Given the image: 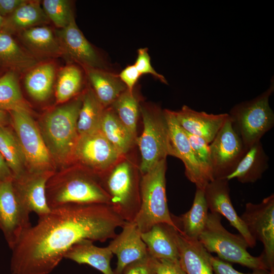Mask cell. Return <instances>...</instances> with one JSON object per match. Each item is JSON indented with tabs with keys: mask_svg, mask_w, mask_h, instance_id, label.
<instances>
[{
	"mask_svg": "<svg viewBox=\"0 0 274 274\" xmlns=\"http://www.w3.org/2000/svg\"><path fill=\"white\" fill-rule=\"evenodd\" d=\"M174 231V227L165 223H158L147 231L141 233L142 238L147 247L148 254L152 257L179 260Z\"/></svg>",
	"mask_w": 274,
	"mask_h": 274,
	"instance_id": "21",
	"label": "cell"
},
{
	"mask_svg": "<svg viewBox=\"0 0 274 274\" xmlns=\"http://www.w3.org/2000/svg\"><path fill=\"white\" fill-rule=\"evenodd\" d=\"M241 218L251 235L263 246L264 256L269 270L274 272V195L259 203L247 202Z\"/></svg>",
	"mask_w": 274,
	"mask_h": 274,
	"instance_id": "10",
	"label": "cell"
},
{
	"mask_svg": "<svg viewBox=\"0 0 274 274\" xmlns=\"http://www.w3.org/2000/svg\"><path fill=\"white\" fill-rule=\"evenodd\" d=\"M209 148L213 180L226 179L247 151L229 117L209 144Z\"/></svg>",
	"mask_w": 274,
	"mask_h": 274,
	"instance_id": "11",
	"label": "cell"
},
{
	"mask_svg": "<svg viewBox=\"0 0 274 274\" xmlns=\"http://www.w3.org/2000/svg\"><path fill=\"white\" fill-rule=\"evenodd\" d=\"M211 264L214 274H270L268 270H254L252 273H245L235 270L229 262L212 255Z\"/></svg>",
	"mask_w": 274,
	"mask_h": 274,
	"instance_id": "40",
	"label": "cell"
},
{
	"mask_svg": "<svg viewBox=\"0 0 274 274\" xmlns=\"http://www.w3.org/2000/svg\"><path fill=\"white\" fill-rule=\"evenodd\" d=\"M13 174L0 153V181L12 180Z\"/></svg>",
	"mask_w": 274,
	"mask_h": 274,
	"instance_id": "44",
	"label": "cell"
},
{
	"mask_svg": "<svg viewBox=\"0 0 274 274\" xmlns=\"http://www.w3.org/2000/svg\"><path fill=\"white\" fill-rule=\"evenodd\" d=\"M121 274H156L154 258L148 254L146 257L128 264Z\"/></svg>",
	"mask_w": 274,
	"mask_h": 274,
	"instance_id": "39",
	"label": "cell"
},
{
	"mask_svg": "<svg viewBox=\"0 0 274 274\" xmlns=\"http://www.w3.org/2000/svg\"><path fill=\"white\" fill-rule=\"evenodd\" d=\"M268 168V157L265 153L261 141H259L246 151L234 171L226 179H236L242 183H254L260 179Z\"/></svg>",
	"mask_w": 274,
	"mask_h": 274,
	"instance_id": "24",
	"label": "cell"
},
{
	"mask_svg": "<svg viewBox=\"0 0 274 274\" xmlns=\"http://www.w3.org/2000/svg\"><path fill=\"white\" fill-rule=\"evenodd\" d=\"M0 110L31 113L30 107L21 93L17 74L14 71H10L0 77Z\"/></svg>",
	"mask_w": 274,
	"mask_h": 274,
	"instance_id": "32",
	"label": "cell"
},
{
	"mask_svg": "<svg viewBox=\"0 0 274 274\" xmlns=\"http://www.w3.org/2000/svg\"><path fill=\"white\" fill-rule=\"evenodd\" d=\"M13 179L0 181V230L11 249L31 226L30 213L17 195Z\"/></svg>",
	"mask_w": 274,
	"mask_h": 274,
	"instance_id": "13",
	"label": "cell"
},
{
	"mask_svg": "<svg viewBox=\"0 0 274 274\" xmlns=\"http://www.w3.org/2000/svg\"><path fill=\"white\" fill-rule=\"evenodd\" d=\"M42 6L38 1H26L12 14L5 18L2 31L9 33L22 32L49 21Z\"/></svg>",
	"mask_w": 274,
	"mask_h": 274,
	"instance_id": "26",
	"label": "cell"
},
{
	"mask_svg": "<svg viewBox=\"0 0 274 274\" xmlns=\"http://www.w3.org/2000/svg\"><path fill=\"white\" fill-rule=\"evenodd\" d=\"M53 172L40 173H25L17 178H13V183L20 200L31 212L38 216L49 213L46 196L47 183L53 175Z\"/></svg>",
	"mask_w": 274,
	"mask_h": 274,
	"instance_id": "18",
	"label": "cell"
},
{
	"mask_svg": "<svg viewBox=\"0 0 274 274\" xmlns=\"http://www.w3.org/2000/svg\"><path fill=\"white\" fill-rule=\"evenodd\" d=\"M185 132L189 140L194 155L204 175L210 182L213 181L212 165L209 144L203 139L185 131Z\"/></svg>",
	"mask_w": 274,
	"mask_h": 274,
	"instance_id": "37",
	"label": "cell"
},
{
	"mask_svg": "<svg viewBox=\"0 0 274 274\" xmlns=\"http://www.w3.org/2000/svg\"><path fill=\"white\" fill-rule=\"evenodd\" d=\"M92 90L105 108L110 107L126 89L117 75L107 69L84 67Z\"/></svg>",
	"mask_w": 274,
	"mask_h": 274,
	"instance_id": "23",
	"label": "cell"
},
{
	"mask_svg": "<svg viewBox=\"0 0 274 274\" xmlns=\"http://www.w3.org/2000/svg\"><path fill=\"white\" fill-rule=\"evenodd\" d=\"M121 232L116 234L108 246L117 257L115 274H121L130 263L146 257L148 255L147 247L134 222H126Z\"/></svg>",
	"mask_w": 274,
	"mask_h": 274,
	"instance_id": "17",
	"label": "cell"
},
{
	"mask_svg": "<svg viewBox=\"0 0 274 274\" xmlns=\"http://www.w3.org/2000/svg\"><path fill=\"white\" fill-rule=\"evenodd\" d=\"M5 18L0 15V31H2L5 25Z\"/></svg>",
	"mask_w": 274,
	"mask_h": 274,
	"instance_id": "46",
	"label": "cell"
},
{
	"mask_svg": "<svg viewBox=\"0 0 274 274\" xmlns=\"http://www.w3.org/2000/svg\"><path fill=\"white\" fill-rule=\"evenodd\" d=\"M50 209L69 204H106L111 198L99 177L88 170L69 172L49 179L46 189Z\"/></svg>",
	"mask_w": 274,
	"mask_h": 274,
	"instance_id": "2",
	"label": "cell"
},
{
	"mask_svg": "<svg viewBox=\"0 0 274 274\" xmlns=\"http://www.w3.org/2000/svg\"><path fill=\"white\" fill-rule=\"evenodd\" d=\"M174 113L183 130L203 139L209 144L229 117L228 113L213 114L196 111L186 105Z\"/></svg>",
	"mask_w": 274,
	"mask_h": 274,
	"instance_id": "19",
	"label": "cell"
},
{
	"mask_svg": "<svg viewBox=\"0 0 274 274\" xmlns=\"http://www.w3.org/2000/svg\"><path fill=\"white\" fill-rule=\"evenodd\" d=\"M0 153L13 178H19L27 172L24 156L15 133L7 126H0Z\"/></svg>",
	"mask_w": 274,
	"mask_h": 274,
	"instance_id": "33",
	"label": "cell"
},
{
	"mask_svg": "<svg viewBox=\"0 0 274 274\" xmlns=\"http://www.w3.org/2000/svg\"><path fill=\"white\" fill-rule=\"evenodd\" d=\"M208 210L204 190L196 188L190 209L179 217L173 215L172 217L176 227L183 235L198 240L206 224Z\"/></svg>",
	"mask_w": 274,
	"mask_h": 274,
	"instance_id": "25",
	"label": "cell"
},
{
	"mask_svg": "<svg viewBox=\"0 0 274 274\" xmlns=\"http://www.w3.org/2000/svg\"><path fill=\"white\" fill-rule=\"evenodd\" d=\"M22 41L35 53L47 57L65 55L58 37L52 29L45 26H38L20 32Z\"/></svg>",
	"mask_w": 274,
	"mask_h": 274,
	"instance_id": "27",
	"label": "cell"
},
{
	"mask_svg": "<svg viewBox=\"0 0 274 274\" xmlns=\"http://www.w3.org/2000/svg\"><path fill=\"white\" fill-rule=\"evenodd\" d=\"M10 117L7 111L0 110V126H7Z\"/></svg>",
	"mask_w": 274,
	"mask_h": 274,
	"instance_id": "45",
	"label": "cell"
},
{
	"mask_svg": "<svg viewBox=\"0 0 274 274\" xmlns=\"http://www.w3.org/2000/svg\"><path fill=\"white\" fill-rule=\"evenodd\" d=\"M166 168L165 159L142 174L140 181V208L133 221L141 233L158 223H165L177 228L167 205Z\"/></svg>",
	"mask_w": 274,
	"mask_h": 274,
	"instance_id": "5",
	"label": "cell"
},
{
	"mask_svg": "<svg viewBox=\"0 0 274 274\" xmlns=\"http://www.w3.org/2000/svg\"><path fill=\"white\" fill-rule=\"evenodd\" d=\"M0 64L15 72L29 71L38 64L36 58L24 51L11 34L0 31Z\"/></svg>",
	"mask_w": 274,
	"mask_h": 274,
	"instance_id": "28",
	"label": "cell"
},
{
	"mask_svg": "<svg viewBox=\"0 0 274 274\" xmlns=\"http://www.w3.org/2000/svg\"><path fill=\"white\" fill-rule=\"evenodd\" d=\"M180 263L187 274H214L212 255L197 239L189 238L174 227Z\"/></svg>",
	"mask_w": 274,
	"mask_h": 274,
	"instance_id": "20",
	"label": "cell"
},
{
	"mask_svg": "<svg viewBox=\"0 0 274 274\" xmlns=\"http://www.w3.org/2000/svg\"><path fill=\"white\" fill-rule=\"evenodd\" d=\"M123 156L99 130L79 136L73 159L99 177L110 170Z\"/></svg>",
	"mask_w": 274,
	"mask_h": 274,
	"instance_id": "12",
	"label": "cell"
},
{
	"mask_svg": "<svg viewBox=\"0 0 274 274\" xmlns=\"http://www.w3.org/2000/svg\"><path fill=\"white\" fill-rule=\"evenodd\" d=\"M113 254L107 246L98 247L93 241L82 239L74 244L67 251L64 258L79 264H87L103 274H115L111 266Z\"/></svg>",
	"mask_w": 274,
	"mask_h": 274,
	"instance_id": "22",
	"label": "cell"
},
{
	"mask_svg": "<svg viewBox=\"0 0 274 274\" xmlns=\"http://www.w3.org/2000/svg\"><path fill=\"white\" fill-rule=\"evenodd\" d=\"M118 75L127 89L130 91H133L134 86L141 76L134 64L128 65Z\"/></svg>",
	"mask_w": 274,
	"mask_h": 274,
	"instance_id": "42",
	"label": "cell"
},
{
	"mask_svg": "<svg viewBox=\"0 0 274 274\" xmlns=\"http://www.w3.org/2000/svg\"><path fill=\"white\" fill-rule=\"evenodd\" d=\"M110 107L136 139L137 123L140 112V106L134 91H130L126 89Z\"/></svg>",
	"mask_w": 274,
	"mask_h": 274,
	"instance_id": "34",
	"label": "cell"
},
{
	"mask_svg": "<svg viewBox=\"0 0 274 274\" xmlns=\"http://www.w3.org/2000/svg\"><path fill=\"white\" fill-rule=\"evenodd\" d=\"M148 51L147 48H141L138 50V55L134 64V66L141 75L150 74L163 83L167 84V81L165 77L158 73L152 66Z\"/></svg>",
	"mask_w": 274,
	"mask_h": 274,
	"instance_id": "38",
	"label": "cell"
},
{
	"mask_svg": "<svg viewBox=\"0 0 274 274\" xmlns=\"http://www.w3.org/2000/svg\"><path fill=\"white\" fill-rule=\"evenodd\" d=\"M154 263L156 274H187L179 260L154 258Z\"/></svg>",
	"mask_w": 274,
	"mask_h": 274,
	"instance_id": "41",
	"label": "cell"
},
{
	"mask_svg": "<svg viewBox=\"0 0 274 274\" xmlns=\"http://www.w3.org/2000/svg\"><path fill=\"white\" fill-rule=\"evenodd\" d=\"M14 132L30 173L53 172L52 157L40 129L30 115L24 111L9 112Z\"/></svg>",
	"mask_w": 274,
	"mask_h": 274,
	"instance_id": "9",
	"label": "cell"
},
{
	"mask_svg": "<svg viewBox=\"0 0 274 274\" xmlns=\"http://www.w3.org/2000/svg\"><path fill=\"white\" fill-rule=\"evenodd\" d=\"M99 178L115 212L125 222H133L140 208V179L131 162L122 158Z\"/></svg>",
	"mask_w": 274,
	"mask_h": 274,
	"instance_id": "6",
	"label": "cell"
},
{
	"mask_svg": "<svg viewBox=\"0 0 274 274\" xmlns=\"http://www.w3.org/2000/svg\"><path fill=\"white\" fill-rule=\"evenodd\" d=\"M169 144V155L180 159L185 166L187 178L194 183L196 188L204 190L210 182L197 161L185 131L178 123L174 111L164 109Z\"/></svg>",
	"mask_w": 274,
	"mask_h": 274,
	"instance_id": "14",
	"label": "cell"
},
{
	"mask_svg": "<svg viewBox=\"0 0 274 274\" xmlns=\"http://www.w3.org/2000/svg\"><path fill=\"white\" fill-rule=\"evenodd\" d=\"M100 130L123 156L132 147L136 139L122 123L111 108L105 109Z\"/></svg>",
	"mask_w": 274,
	"mask_h": 274,
	"instance_id": "30",
	"label": "cell"
},
{
	"mask_svg": "<svg viewBox=\"0 0 274 274\" xmlns=\"http://www.w3.org/2000/svg\"><path fill=\"white\" fill-rule=\"evenodd\" d=\"M228 181L226 179H216L207 184L204 192L208 209L211 213L223 216L245 238L249 248H254L256 241L233 208L229 195Z\"/></svg>",
	"mask_w": 274,
	"mask_h": 274,
	"instance_id": "15",
	"label": "cell"
},
{
	"mask_svg": "<svg viewBox=\"0 0 274 274\" xmlns=\"http://www.w3.org/2000/svg\"><path fill=\"white\" fill-rule=\"evenodd\" d=\"M82 102L80 96L48 113L42 121L41 132L52 158L58 163H67L73 159Z\"/></svg>",
	"mask_w": 274,
	"mask_h": 274,
	"instance_id": "3",
	"label": "cell"
},
{
	"mask_svg": "<svg viewBox=\"0 0 274 274\" xmlns=\"http://www.w3.org/2000/svg\"><path fill=\"white\" fill-rule=\"evenodd\" d=\"M143 130L136 138L141 155L139 170L144 174L169 155L168 129L163 110L157 107L140 106Z\"/></svg>",
	"mask_w": 274,
	"mask_h": 274,
	"instance_id": "8",
	"label": "cell"
},
{
	"mask_svg": "<svg viewBox=\"0 0 274 274\" xmlns=\"http://www.w3.org/2000/svg\"><path fill=\"white\" fill-rule=\"evenodd\" d=\"M274 91L273 79L268 88L254 98L234 105L230 110L234 129L246 149L256 143L274 125V113L269 104Z\"/></svg>",
	"mask_w": 274,
	"mask_h": 274,
	"instance_id": "7",
	"label": "cell"
},
{
	"mask_svg": "<svg viewBox=\"0 0 274 274\" xmlns=\"http://www.w3.org/2000/svg\"><path fill=\"white\" fill-rule=\"evenodd\" d=\"M270 274H274V272H271Z\"/></svg>",
	"mask_w": 274,
	"mask_h": 274,
	"instance_id": "47",
	"label": "cell"
},
{
	"mask_svg": "<svg viewBox=\"0 0 274 274\" xmlns=\"http://www.w3.org/2000/svg\"><path fill=\"white\" fill-rule=\"evenodd\" d=\"M57 37L65 55L83 68L106 69L100 55L78 28L75 17L67 26L58 31Z\"/></svg>",
	"mask_w": 274,
	"mask_h": 274,
	"instance_id": "16",
	"label": "cell"
},
{
	"mask_svg": "<svg viewBox=\"0 0 274 274\" xmlns=\"http://www.w3.org/2000/svg\"><path fill=\"white\" fill-rule=\"evenodd\" d=\"M125 221L106 204H69L39 216L11 249V274H48L78 242H104Z\"/></svg>",
	"mask_w": 274,
	"mask_h": 274,
	"instance_id": "1",
	"label": "cell"
},
{
	"mask_svg": "<svg viewBox=\"0 0 274 274\" xmlns=\"http://www.w3.org/2000/svg\"><path fill=\"white\" fill-rule=\"evenodd\" d=\"M56 75V67L52 62L37 64L27 72L24 79L25 88L30 96L38 101L50 96Z\"/></svg>",
	"mask_w": 274,
	"mask_h": 274,
	"instance_id": "29",
	"label": "cell"
},
{
	"mask_svg": "<svg viewBox=\"0 0 274 274\" xmlns=\"http://www.w3.org/2000/svg\"><path fill=\"white\" fill-rule=\"evenodd\" d=\"M26 0H0V15L5 18L12 14Z\"/></svg>",
	"mask_w": 274,
	"mask_h": 274,
	"instance_id": "43",
	"label": "cell"
},
{
	"mask_svg": "<svg viewBox=\"0 0 274 274\" xmlns=\"http://www.w3.org/2000/svg\"><path fill=\"white\" fill-rule=\"evenodd\" d=\"M82 102L79 113L77 129L79 136L100 130L105 108L99 101L91 88L82 95Z\"/></svg>",
	"mask_w": 274,
	"mask_h": 274,
	"instance_id": "31",
	"label": "cell"
},
{
	"mask_svg": "<svg viewBox=\"0 0 274 274\" xmlns=\"http://www.w3.org/2000/svg\"><path fill=\"white\" fill-rule=\"evenodd\" d=\"M42 8L49 20L60 29L67 26L74 18L71 3L67 0H44Z\"/></svg>",
	"mask_w": 274,
	"mask_h": 274,
	"instance_id": "36",
	"label": "cell"
},
{
	"mask_svg": "<svg viewBox=\"0 0 274 274\" xmlns=\"http://www.w3.org/2000/svg\"><path fill=\"white\" fill-rule=\"evenodd\" d=\"M221 219L222 216L217 213H209L205 227L198 239L205 249L226 262L239 264L253 270H269L263 255L258 257L251 255L245 238L240 234H233L226 230L222 224Z\"/></svg>",
	"mask_w": 274,
	"mask_h": 274,
	"instance_id": "4",
	"label": "cell"
},
{
	"mask_svg": "<svg viewBox=\"0 0 274 274\" xmlns=\"http://www.w3.org/2000/svg\"><path fill=\"white\" fill-rule=\"evenodd\" d=\"M83 74L74 64L63 67L59 72L56 85L55 96L57 104L65 103L77 95L81 89Z\"/></svg>",
	"mask_w": 274,
	"mask_h": 274,
	"instance_id": "35",
	"label": "cell"
}]
</instances>
